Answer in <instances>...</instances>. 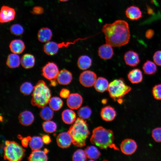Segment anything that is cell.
<instances>
[{
	"mask_svg": "<svg viewBox=\"0 0 161 161\" xmlns=\"http://www.w3.org/2000/svg\"><path fill=\"white\" fill-rule=\"evenodd\" d=\"M106 43L112 47H120L127 44L130 37L129 24L124 20H118L106 24L102 28Z\"/></svg>",
	"mask_w": 161,
	"mask_h": 161,
	"instance_id": "1",
	"label": "cell"
},
{
	"mask_svg": "<svg viewBox=\"0 0 161 161\" xmlns=\"http://www.w3.org/2000/svg\"><path fill=\"white\" fill-rule=\"evenodd\" d=\"M68 132L72 137V144L78 147L86 145V140L90 134L86 121L80 117L76 119Z\"/></svg>",
	"mask_w": 161,
	"mask_h": 161,
	"instance_id": "2",
	"label": "cell"
},
{
	"mask_svg": "<svg viewBox=\"0 0 161 161\" xmlns=\"http://www.w3.org/2000/svg\"><path fill=\"white\" fill-rule=\"evenodd\" d=\"M114 136L112 131L106 129L102 126H98L93 130L90 138L92 144L101 149L108 148L118 149L114 143Z\"/></svg>",
	"mask_w": 161,
	"mask_h": 161,
	"instance_id": "3",
	"label": "cell"
},
{
	"mask_svg": "<svg viewBox=\"0 0 161 161\" xmlns=\"http://www.w3.org/2000/svg\"><path fill=\"white\" fill-rule=\"evenodd\" d=\"M51 92L44 81L39 80L34 86L32 94L31 103L39 108H42L49 103Z\"/></svg>",
	"mask_w": 161,
	"mask_h": 161,
	"instance_id": "4",
	"label": "cell"
},
{
	"mask_svg": "<svg viewBox=\"0 0 161 161\" xmlns=\"http://www.w3.org/2000/svg\"><path fill=\"white\" fill-rule=\"evenodd\" d=\"M131 87L127 85L122 78L111 81L108 89L109 95L114 101L121 102L122 98L131 90Z\"/></svg>",
	"mask_w": 161,
	"mask_h": 161,
	"instance_id": "5",
	"label": "cell"
},
{
	"mask_svg": "<svg viewBox=\"0 0 161 161\" xmlns=\"http://www.w3.org/2000/svg\"><path fill=\"white\" fill-rule=\"evenodd\" d=\"M4 157L10 161L21 160L25 155V150L14 141L7 140L4 148Z\"/></svg>",
	"mask_w": 161,
	"mask_h": 161,
	"instance_id": "6",
	"label": "cell"
},
{
	"mask_svg": "<svg viewBox=\"0 0 161 161\" xmlns=\"http://www.w3.org/2000/svg\"><path fill=\"white\" fill-rule=\"evenodd\" d=\"M81 38H78L72 42H62L58 43L54 41H48L44 45L43 47L44 52L47 55H53L57 54L59 49L63 47H67L69 45L74 44L75 42L81 40Z\"/></svg>",
	"mask_w": 161,
	"mask_h": 161,
	"instance_id": "7",
	"label": "cell"
},
{
	"mask_svg": "<svg viewBox=\"0 0 161 161\" xmlns=\"http://www.w3.org/2000/svg\"><path fill=\"white\" fill-rule=\"evenodd\" d=\"M42 71L43 76L50 81L56 79L59 72L57 65L51 62L46 64L43 67Z\"/></svg>",
	"mask_w": 161,
	"mask_h": 161,
	"instance_id": "8",
	"label": "cell"
},
{
	"mask_svg": "<svg viewBox=\"0 0 161 161\" xmlns=\"http://www.w3.org/2000/svg\"><path fill=\"white\" fill-rule=\"evenodd\" d=\"M97 79L96 74L90 70L83 72L80 74L79 77L80 83L83 86L87 87L94 86Z\"/></svg>",
	"mask_w": 161,
	"mask_h": 161,
	"instance_id": "9",
	"label": "cell"
},
{
	"mask_svg": "<svg viewBox=\"0 0 161 161\" xmlns=\"http://www.w3.org/2000/svg\"><path fill=\"white\" fill-rule=\"evenodd\" d=\"M137 148V145L136 142L131 139H126L123 140L120 145V149L122 152L127 155L134 154Z\"/></svg>",
	"mask_w": 161,
	"mask_h": 161,
	"instance_id": "10",
	"label": "cell"
},
{
	"mask_svg": "<svg viewBox=\"0 0 161 161\" xmlns=\"http://www.w3.org/2000/svg\"><path fill=\"white\" fill-rule=\"evenodd\" d=\"M15 14V11L14 9L7 6H3L1 8L0 13L1 23H7L13 20Z\"/></svg>",
	"mask_w": 161,
	"mask_h": 161,
	"instance_id": "11",
	"label": "cell"
},
{
	"mask_svg": "<svg viewBox=\"0 0 161 161\" xmlns=\"http://www.w3.org/2000/svg\"><path fill=\"white\" fill-rule=\"evenodd\" d=\"M83 101V98L80 94L78 93H73L70 94L67 98L66 103L70 109H76L80 108Z\"/></svg>",
	"mask_w": 161,
	"mask_h": 161,
	"instance_id": "12",
	"label": "cell"
},
{
	"mask_svg": "<svg viewBox=\"0 0 161 161\" xmlns=\"http://www.w3.org/2000/svg\"><path fill=\"white\" fill-rule=\"evenodd\" d=\"M58 145L63 148L69 147L72 143V137L68 132H64L58 134L56 138Z\"/></svg>",
	"mask_w": 161,
	"mask_h": 161,
	"instance_id": "13",
	"label": "cell"
},
{
	"mask_svg": "<svg viewBox=\"0 0 161 161\" xmlns=\"http://www.w3.org/2000/svg\"><path fill=\"white\" fill-rule=\"evenodd\" d=\"M124 58L126 64L131 66H136L140 62L138 54L131 50H129L125 53Z\"/></svg>",
	"mask_w": 161,
	"mask_h": 161,
	"instance_id": "14",
	"label": "cell"
},
{
	"mask_svg": "<svg viewBox=\"0 0 161 161\" xmlns=\"http://www.w3.org/2000/svg\"><path fill=\"white\" fill-rule=\"evenodd\" d=\"M48 152V150L46 148H44L43 151L40 149L32 151L27 159L30 161H47V154Z\"/></svg>",
	"mask_w": 161,
	"mask_h": 161,
	"instance_id": "15",
	"label": "cell"
},
{
	"mask_svg": "<svg viewBox=\"0 0 161 161\" xmlns=\"http://www.w3.org/2000/svg\"><path fill=\"white\" fill-rule=\"evenodd\" d=\"M56 79L57 82L59 84L67 85L71 82L72 76L70 71L66 69H63L59 72Z\"/></svg>",
	"mask_w": 161,
	"mask_h": 161,
	"instance_id": "16",
	"label": "cell"
},
{
	"mask_svg": "<svg viewBox=\"0 0 161 161\" xmlns=\"http://www.w3.org/2000/svg\"><path fill=\"white\" fill-rule=\"evenodd\" d=\"M113 54L112 47L106 43L101 46L98 48V55L103 59L106 60L111 59Z\"/></svg>",
	"mask_w": 161,
	"mask_h": 161,
	"instance_id": "17",
	"label": "cell"
},
{
	"mask_svg": "<svg viewBox=\"0 0 161 161\" xmlns=\"http://www.w3.org/2000/svg\"><path fill=\"white\" fill-rule=\"evenodd\" d=\"M102 119L106 121L113 120L116 115V112L114 108L110 106H106L103 108L100 113Z\"/></svg>",
	"mask_w": 161,
	"mask_h": 161,
	"instance_id": "18",
	"label": "cell"
},
{
	"mask_svg": "<svg viewBox=\"0 0 161 161\" xmlns=\"http://www.w3.org/2000/svg\"><path fill=\"white\" fill-rule=\"evenodd\" d=\"M126 16L131 20H137L141 18L142 13L137 7L131 6L128 7L125 11Z\"/></svg>",
	"mask_w": 161,
	"mask_h": 161,
	"instance_id": "19",
	"label": "cell"
},
{
	"mask_svg": "<svg viewBox=\"0 0 161 161\" xmlns=\"http://www.w3.org/2000/svg\"><path fill=\"white\" fill-rule=\"evenodd\" d=\"M18 120L22 125L27 126L30 125L33 123L34 117L30 111H25L20 113L18 116Z\"/></svg>",
	"mask_w": 161,
	"mask_h": 161,
	"instance_id": "20",
	"label": "cell"
},
{
	"mask_svg": "<svg viewBox=\"0 0 161 161\" xmlns=\"http://www.w3.org/2000/svg\"><path fill=\"white\" fill-rule=\"evenodd\" d=\"M9 47L12 53L19 54L23 52L25 48V45L21 40L16 39L11 42Z\"/></svg>",
	"mask_w": 161,
	"mask_h": 161,
	"instance_id": "21",
	"label": "cell"
},
{
	"mask_svg": "<svg viewBox=\"0 0 161 161\" xmlns=\"http://www.w3.org/2000/svg\"><path fill=\"white\" fill-rule=\"evenodd\" d=\"M127 76L129 80L133 84L140 83L143 79L142 72L138 69H135L131 70L129 72Z\"/></svg>",
	"mask_w": 161,
	"mask_h": 161,
	"instance_id": "22",
	"label": "cell"
},
{
	"mask_svg": "<svg viewBox=\"0 0 161 161\" xmlns=\"http://www.w3.org/2000/svg\"><path fill=\"white\" fill-rule=\"evenodd\" d=\"M52 32L51 30L47 27H42L38 31L37 34L38 39L41 42H47L51 39Z\"/></svg>",
	"mask_w": 161,
	"mask_h": 161,
	"instance_id": "23",
	"label": "cell"
},
{
	"mask_svg": "<svg viewBox=\"0 0 161 161\" xmlns=\"http://www.w3.org/2000/svg\"><path fill=\"white\" fill-rule=\"evenodd\" d=\"M35 62V59L34 56L30 54H24L21 58V64L23 67L26 69L33 67Z\"/></svg>",
	"mask_w": 161,
	"mask_h": 161,
	"instance_id": "24",
	"label": "cell"
},
{
	"mask_svg": "<svg viewBox=\"0 0 161 161\" xmlns=\"http://www.w3.org/2000/svg\"><path fill=\"white\" fill-rule=\"evenodd\" d=\"M61 117L63 122L68 124L73 123L76 120L75 112L70 109H66L64 110L62 113Z\"/></svg>",
	"mask_w": 161,
	"mask_h": 161,
	"instance_id": "25",
	"label": "cell"
},
{
	"mask_svg": "<svg viewBox=\"0 0 161 161\" xmlns=\"http://www.w3.org/2000/svg\"><path fill=\"white\" fill-rule=\"evenodd\" d=\"M6 64L11 68L18 67L21 64L19 56L18 54L13 53L9 54L7 57Z\"/></svg>",
	"mask_w": 161,
	"mask_h": 161,
	"instance_id": "26",
	"label": "cell"
},
{
	"mask_svg": "<svg viewBox=\"0 0 161 161\" xmlns=\"http://www.w3.org/2000/svg\"><path fill=\"white\" fill-rule=\"evenodd\" d=\"M109 83L108 80L102 77H99L94 85L95 90L99 92H103L108 90Z\"/></svg>",
	"mask_w": 161,
	"mask_h": 161,
	"instance_id": "27",
	"label": "cell"
},
{
	"mask_svg": "<svg viewBox=\"0 0 161 161\" xmlns=\"http://www.w3.org/2000/svg\"><path fill=\"white\" fill-rule=\"evenodd\" d=\"M84 151L87 158L93 160L98 159L101 156V153L98 149L95 146L91 145L87 147Z\"/></svg>",
	"mask_w": 161,
	"mask_h": 161,
	"instance_id": "28",
	"label": "cell"
},
{
	"mask_svg": "<svg viewBox=\"0 0 161 161\" xmlns=\"http://www.w3.org/2000/svg\"><path fill=\"white\" fill-rule=\"evenodd\" d=\"M92 60L89 56L83 55L78 59L77 65L78 68L81 70H84L89 68L92 65Z\"/></svg>",
	"mask_w": 161,
	"mask_h": 161,
	"instance_id": "29",
	"label": "cell"
},
{
	"mask_svg": "<svg viewBox=\"0 0 161 161\" xmlns=\"http://www.w3.org/2000/svg\"><path fill=\"white\" fill-rule=\"evenodd\" d=\"M142 68L144 73L147 75L154 74L157 70L155 63L150 60H147L144 64Z\"/></svg>",
	"mask_w": 161,
	"mask_h": 161,
	"instance_id": "30",
	"label": "cell"
},
{
	"mask_svg": "<svg viewBox=\"0 0 161 161\" xmlns=\"http://www.w3.org/2000/svg\"><path fill=\"white\" fill-rule=\"evenodd\" d=\"M44 142L42 138L39 136H34L31 138L29 145L32 150H40L43 146Z\"/></svg>",
	"mask_w": 161,
	"mask_h": 161,
	"instance_id": "31",
	"label": "cell"
},
{
	"mask_svg": "<svg viewBox=\"0 0 161 161\" xmlns=\"http://www.w3.org/2000/svg\"><path fill=\"white\" fill-rule=\"evenodd\" d=\"M49 107L53 110L57 111L62 107L63 102L59 97H53L50 98L49 102Z\"/></svg>",
	"mask_w": 161,
	"mask_h": 161,
	"instance_id": "32",
	"label": "cell"
},
{
	"mask_svg": "<svg viewBox=\"0 0 161 161\" xmlns=\"http://www.w3.org/2000/svg\"><path fill=\"white\" fill-rule=\"evenodd\" d=\"M50 107L45 106L42 108L39 114L41 118L47 121L50 120L53 117L54 112Z\"/></svg>",
	"mask_w": 161,
	"mask_h": 161,
	"instance_id": "33",
	"label": "cell"
},
{
	"mask_svg": "<svg viewBox=\"0 0 161 161\" xmlns=\"http://www.w3.org/2000/svg\"><path fill=\"white\" fill-rule=\"evenodd\" d=\"M42 127L44 131L47 133H52L55 132L57 129L56 123L50 120L44 122L42 124Z\"/></svg>",
	"mask_w": 161,
	"mask_h": 161,
	"instance_id": "34",
	"label": "cell"
},
{
	"mask_svg": "<svg viewBox=\"0 0 161 161\" xmlns=\"http://www.w3.org/2000/svg\"><path fill=\"white\" fill-rule=\"evenodd\" d=\"M77 113L80 118L84 120L90 117L92 113V111L89 106H85L80 108Z\"/></svg>",
	"mask_w": 161,
	"mask_h": 161,
	"instance_id": "35",
	"label": "cell"
},
{
	"mask_svg": "<svg viewBox=\"0 0 161 161\" xmlns=\"http://www.w3.org/2000/svg\"><path fill=\"white\" fill-rule=\"evenodd\" d=\"M34 86L31 83L26 82L23 83L20 86V90L21 93L25 95H29L33 92Z\"/></svg>",
	"mask_w": 161,
	"mask_h": 161,
	"instance_id": "36",
	"label": "cell"
},
{
	"mask_svg": "<svg viewBox=\"0 0 161 161\" xmlns=\"http://www.w3.org/2000/svg\"><path fill=\"white\" fill-rule=\"evenodd\" d=\"M87 157L84 150L79 149L73 153L72 160L74 161H84L87 160Z\"/></svg>",
	"mask_w": 161,
	"mask_h": 161,
	"instance_id": "37",
	"label": "cell"
},
{
	"mask_svg": "<svg viewBox=\"0 0 161 161\" xmlns=\"http://www.w3.org/2000/svg\"><path fill=\"white\" fill-rule=\"evenodd\" d=\"M11 32L14 35L19 36L22 35L24 32V29L20 24H13L10 28Z\"/></svg>",
	"mask_w": 161,
	"mask_h": 161,
	"instance_id": "38",
	"label": "cell"
},
{
	"mask_svg": "<svg viewBox=\"0 0 161 161\" xmlns=\"http://www.w3.org/2000/svg\"><path fill=\"white\" fill-rule=\"evenodd\" d=\"M152 94L154 98L157 100H161V84L155 85L153 88Z\"/></svg>",
	"mask_w": 161,
	"mask_h": 161,
	"instance_id": "39",
	"label": "cell"
},
{
	"mask_svg": "<svg viewBox=\"0 0 161 161\" xmlns=\"http://www.w3.org/2000/svg\"><path fill=\"white\" fill-rule=\"evenodd\" d=\"M153 139L156 142H161V127H157L154 129L151 133Z\"/></svg>",
	"mask_w": 161,
	"mask_h": 161,
	"instance_id": "40",
	"label": "cell"
},
{
	"mask_svg": "<svg viewBox=\"0 0 161 161\" xmlns=\"http://www.w3.org/2000/svg\"><path fill=\"white\" fill-rule=\"evenodd\" d=\"M154 62L157 65L161 66V50L156 52L153 56Z\"/></svg>",
	"mask_w": 161,
	"mask_h": 161,
	"instance_id": "41",
	"label": "cell"
},
{
	"mask_svg": "<svg viewBox=\"0 0 161 161\" xmlns=\"http://www.w3.org/2000/svg\"><path fill=\"white\" fill-rule=\"evenodd\" d=\"M70 91L69 90L66 88H63L60 92V95L64 98H67L69 95Z\"/></svg>",
	"mask_w": 161,
	"mask_h": 161,
	"instance_id": "42",
	"label": "cell"
},
{
	"mask_svg": "<svg viewBox=\"0 0 161 161\" xmlns=\"http://www.w3.org/2000/svg\"><path fill=\"white\" fill-rule=\"evenodd\" d=\"M44 11V9L42 7L39 6H36L33 7L32 12L34 14L39 15L43 13Z\"/></svg>",
	"mask_w": 161,
	"mask_h": 161,
	"instance_id": "43",
	"label": "cell"
},
{
	"mask_svg": "<svg viewBox=\"0 0 161 161\" xmlns=\"http://www.w3.org/2000/svg\"><path fill=\"white\" fill-rule=\"evenodd\" d=\"M31 138V137L30 136L23 138H22L21 140L22 145L24 147H27L28 145Z\"/></svg>",
	"mask_w": 161,
	"mask_h": 161,
	"instance_id": "44",
	"label": "cell"
},
{
	"mask_svg": "<svg viewBox=\"0 0 161 161\" xmlns=\"http://www.w3.org/2000/svg\"><path fill=\"white\" fill-rule=\"evenodd\" d=\"M154 34V31L153 30L150 29L146 31L145 33V36L147 38L150 39L153 37Z\"/></svg>",
	"mask_w": 161,
	"mask_h": 161,
	"instance_id": "45",
	"label": "cell"
},
{
	"mask_svg": "<svg viewBox=\"0 0 161 161\" xmlns=\"http://www.w3.org/2000/svg\"><path fill=\"white\" fill-rule=\"evenodd\" d=\"M42 138L44 143L46 144L49 143L51 142L50 137L48 135H44Z\"/></svg>",
	"mask_w": 161,
	"mask_h": 161,
	"instance_id": "46",
	"label": "cell"
},
{
	"mask_svg": "<svg viewBox=\"0 0 161 161\" xmlns=\"http://www.w3.org/2000/svg\"><path fill=\"white\" fill-rule=\"evenodd\" d=\"M147 10L148 13L149 15H151L153 13V9L149 6H147Z\"/></svg>",
	"mask_w": 161,
	"mask_h": 161,
	"instance_id": "47",
	"label": "cell"
},
{
	"mask_svg": "<svg viewBox=\"0 0 161 161\" xmlns=\"http://www.w3.org/2000/svg\"><path fill=\"white\" fill-rule=\"evenodd\" d=\"M50 85H51L52 86H55L56 85L57 82L56 81L55 79L51 80H50Z\"/></svg>",
	"mask_w": 161,
	"mask_h": 161,
	"instance_id": "48",
	"label": "cell"
},
{
	"mask_svg": "<svg viewBox=\"0 0 161 161\" xmlns=\"http://www.w3.org/2000/svg\"><path fill=\"white\" fill-rule=\"evenodd\" d=\"M107 102V100L106 99L103 100H102V102L103 103L105 104Z\"/></svg>",
	"mask_w": 161,
	"mask_h": 161,
	"instance_id": "49",
	"label": "cell"
},
{
	"mask_svg": "<svg viewBox=\"0 0 161 161\" xmlns=\"http://www.w3.org/2000/svg\"><path fill=\"white\" fill-rule=\"evenodd\" d=\"M59 0L61 1L65 2V1H67L69 0Z\"/></svg>",
	"mask_w": 161,
	"mask_h": 161,
	"instance_id": "50",
	"label": "cell"
}]
</instances>
